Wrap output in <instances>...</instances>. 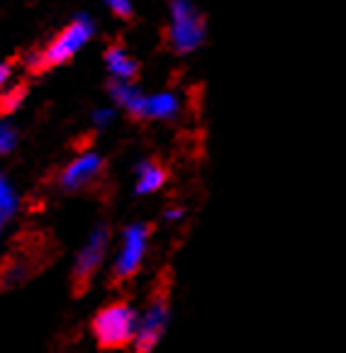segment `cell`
I'll use <instances>...</instances> for the list:
<instances>
[{
    "mask_svg": "<svg viewBox=\"0 0 346 353\" xmlns=\"http://www.w3.org/2000/svg\"><path fill=\"white\" fill-rule=\"evenodd\" d=\"M95 341L103 351H119L137 341V314L129 300H113L103 307L90 322Z\"/></svg>",
    "mask_w": 346,
    "mask_h": 353,
    "instance_id": "obj_1",
    "label": "cell"
},
{
    "mask_svg": "<svg viewBox=\"0 0 346 353\" xmlns=\"http://www.w3.org/2000/svg\"><path fill=\"white\" fill-rule=\"evenodd\" d=\"M171 288H173V270H171V265H166L151 285L144 319H142L140 334L135 341V353H154L159 339L164 336L171 312Z\"/></svg>",
    "mask_w": 346,
    "mask_h": 353,
    "instance_id": "obj_2",
    "label": "cell"
},
{
    "mask_svg": "<svg viewBox=\"0 0 346 353\" xmlns=\"http://www.w3.org/2000/svg\"><path fill=\"white\" fill-rule=\"evenodd\" d=\"M110 244V227L108 224H100L93 232V236L88 239V244L83 246L81 254H78L76 263L71 270V297H83L93 285V278L98 276V268L105 259V251Z\"/></svg>",
    "mask_w": 346,
    "mask_h": 353,
    "instance_id": "obj_3",
    "label": "cell"
},
{
    "mask_svg": "<svg viewBox=\"0 0 346 353\" xmlns=\"http://www.w3.org/2000/svg\"><path fill=\"white\" fill-rule=\"evenodd\" d=\"M154 232V224H132L124 232V244H122V254L115 261L113 270H110V288H119L124 283H129L137 276L142 261H144L146 246H149V236Z\"/></svg>",
    "mask_w": 346,
    "mask_h": 353,
    "instance_id": "obj_4",
    "label": "cell"
},
{
    "mask_svg": "<svg viewBox=\"0 0 346 353\" xmlns=\"http://www.w3.org/2000/svg\"><path fill=\"white\" fill-rule=\"evenodd\" d=\"M90 37H93V22H90V17H78V20H73L71 25L44 49V52L32 57L30 63L35 68H49V66H57V63L68 61L78 49L88 44Z\"/></svg>",
    "mask_w": 346,
    "mask_h": 353,
    "instance_id": "obj_5",
    "label": "cell"
},
{
    "mask_svg": "<svg viewBox=\"0 0 346 353\" xmlns=\"http://www.w3.org/2000/svg\"><path fill=\"white\" fill-rule=\"evenodd\" d=\"M205 27L202 17L191 6V0H173V10H171V44L176 52H193L200 47Z\"/></svg>",
    "mask_w": 346,
    "mask_h": 353,
    "instance_id": "obj_6",
    "label": "cell"
},
{
    "mask_svg": "<svg viewBox=\"0 0 346 353\" xmlns=\"http://www.w3.org/2000/svg\"><path fill=\"white\" fill-rule=\"evenodd\" d=\"M100 173H103V159L98 154H83L64 168L59 183L64 190H81V188H88L95 178H100Z\"/></svg>",
    "mask_w": 346,
    "mask_h": 353,
    "instance_id": "obj_7",
    "label": "cell"
},
{
    "mask_svg": "<svg viewBox=\"0 0 346 353\" xmlns=\"http://www.w3.org/2000/svg\"><path fill=\"white\" fill-rule=\"evenodd\" d=\"M178 108L181 105H178V98L173 93L146 95L144 117H149V120H171V117H176Z\"/></svg>",
    "mask_w": 346,
    "mask_h": 353,
    "instance_id": "obj_8",
    "label": "cell"
},
{
    "mask_svg": "<svg viewBox=\"0 0 346 353\" xmlns=\"http://www.w3.org/2000/svg\"><path fill=\"white\" fill-rule=\"evenodd\" d=\"M105 63H108L110 73L117 78L119 83H129V81L137 76V71H140V68H137V61L135 59H129L122 47L108 49V54H105Z\"/></svg>",
    "mask_w": 346,
    "mask_h": 353,
    "instance_id": "obj_9",
    "label": "cell"
},
{
    "mask_svg": "<svg viewBox=\"0 0 346 353\" xmlns=\"http://www.w3.org/2000/svg\"><path fill=\"white\" fill-rule=\"evenodd\" d=\"M113 98L117 100L119 105H124L127 112H132L135 117H144V103L146 95H142L140 88H135L132 83H115L113 85Z\"/></svg>",
    "mask_w": 346,
    "mask_h": 353,
    "instance_id": "obj_10",
    "label": "cell"
},
{
    "mask_svg": "<svg viewBox=\"0 0 346 353\" xmlns=\"http://www.w3.org/2000/svg\"><path fill=\"white\" fill-rule=\"evenodd\" d=\"M166 183V171L156 161H144L140 166V181H137V192L146 195V192L159 190Z\"/></svg>",
    "mask_w": 346,
    "mask_h": 353,
    "instance_id": "obj_11",
    "label": "cell"
},
{
    "mask_svg": "<svg viewBox=\"0 0 346 353\" xmlns=\"http://www.w3.org/2000/svg\"><path fill=\"white\" fill-rule=\"evenodd\" d=\"M0 198H3V222L10 219L12 210H15V192H12L10 183L3 178V185H0Z\"/></svg>",
    "mask_w": 346,
    "mask_h": 353,
    "instance_id": "obj_12",
    "label": "cell"
},
{
    "mask_svg": "<svg viewBox=\"0 0 346 353\" xmlns=\"http://www.w3.org/2000/svg\"><path fill=\"white\" fill-rule=\"evenodd\" d=\"M15 141H17L15 130H12L10 125H3V130H0V151H3V154H8V151H12V146H15Z\"/></svg>",
    "mask_w": 346,
    "mask_h": 353,
    "instance_id": "obj_13",
    "label": "cell"
},
{
    "mask_svg": "<svg viewBox=\"0 0 346 353\" xmlns=\"http://www.w3.org/2000/svg\"><path fill=\"white\" fill-rule=\"evenodd\" d=\"M105 3H108V8L115 15H122V17L132 15V0H105Z\"/></svg>",
    "mask_w": 346,
    "mask_h": 353,
    "instance_id": "obj_14",
    "label": "cell"
},
{
    "mask_svg": "<svg viewBox=\"0 0 346 353\" xmlns=\"http://www.w3.org/2000/svg\"><path fill=\"white\" fill-rule=\"evenodd\" d=\"M113 117H115L113 110H98V112L93 114V120L98 122V125H108V122L113 120Z\"/></svg>",
    "mask_w": 346,
    "mask_h": 353,
    "instance_id": "obj_15",
    "label": "cell"
},
{
    "mask_svg": "<svg viewBox=\"0 0 346 353\" xmlns=\"http://www.w3.org/2000/svg\"><path fill=\"white\" fill-rule=\"evenodd\" d=\"M10 73H12V68H10V63H3V68H0V81H3V85L10 81Z\"/></svg>",
    "mask_w": 346,
    "mask_h": 353,
    "instance_id": "obj_16",
    "label": "cell"
}]
</instances>
